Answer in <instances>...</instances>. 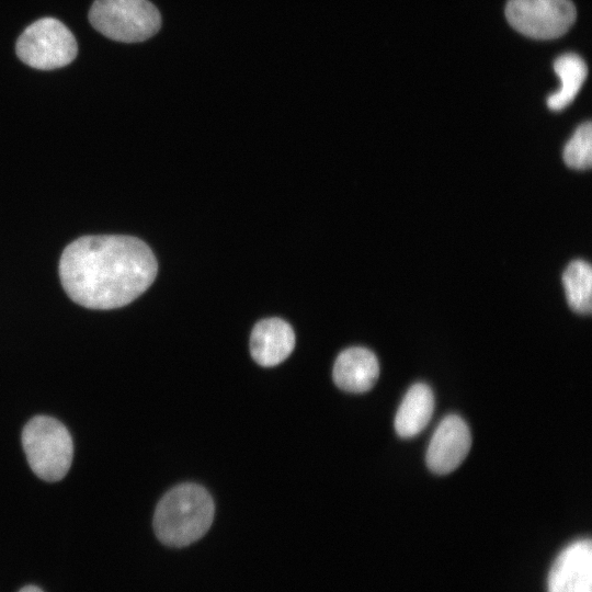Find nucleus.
I'll return each mask as SVG.
<instances>
[{
  "label": "nucleus",
  "instance_id": "nucleus-1",
  "mask_svg": "<svg viewBox=\"0 0 592 592\" xmlns=\"http://www.w3.org/2000/svg\"><path fill=\"white\" fill-rule=\"evenodd\" d=\"M158 263L140 239L124 235L83 236L59 260L61 285L76 304L107 310L130 304L153 283Z\"/></svg>",
  "mask_w": 592,
  "mask_h": 592
},
{
  "label": "nucleus",
  "instance_id": "nucleus-2",
  "mask_svg": "<svg viewBox=\"0 0 592 592\" xmlns=\"http://www.w3.org/2000/svg\"><path fill=\"white\" fill-rule=\"evenodd\" d=\"M214 513L213 499L202 486L182 483L169 490L157 504L153 530L162 544L185 547L205 535Z\"/></svg>",
  "mask_w": 592,
  "mask_h": 592
},
{
  "label": "nucleus",
  "instance_id": "nucleus-3",
  "mask_svg": "<svg viewBox=\"0 0 592 592\" xmlns=\"http://www.w3.org/2000/svg\"><path fill=\"white\" fill-rule=\"evenodd\" d=\"M22 445L33 473L45 481L61 480L73 457V443L67 428L47 415L31 419L22 431Z\"/></svg>",
  "mask_w": 592,
  "mask_h": 592
},
{
  "label": "nucleus",
  "instance_id": "nucleus-4",
  "mask_svg": "<svg viewBox=\"0 0 592 592\" xmlns=\"http://www.w3.org/2000/svg\"><path fill=\"white\" fill-rule=\"evenodd\" d=\"M89 20L104 36L124 43L146 41L161 25L159 11L148 0H95Z\"/></svg>",
  "mask_w": 592,
  "mask_h": 592
},
{
  "label": "nucleus",
  "instance_id": "nucleus-5",
  "mask_svg": "<svg viewBox=\"0 0 592 592\" xmlns=\"http://www.w3.org/2000/svg\"><path fill=\"white\" fill-rule=\"evenodd\" d=\"M15 50L30 67L52 70L70 64L78 47L73 34L64 23L54 18H43L23 31Z\"/></svg>",
  "mask_w": 592,
  "mask_h": 592
},
{
  "label": "nucleus",
  "instance_id": "nucleus-6",
  "mask_svg": "<svg viewBox=\"0 0 592 592\" xmlns=\"http://www.w3.org/2000/svg\"><path fill=\"white\" fill-rule=\"evenodd\" d=\"M505 16L521 34L535 39H553L563 35L576 20L570 0H509Z\"/></svg>",
  "mask_w": 592,
  "mask_h": 592
},
{
  "label": "nucleus",
  "instance_id": "nucleus-7",
  "mask_svg": "<svg viewBox=\"0 0 592 592\" xmlns=\"http://www.w3.org/2000/svg\"><path fill=\"white\" fill-rule=\"evenodd\" d=\"M470 446L471 435L467 423L457 414H448L440 422L430 440L426 465L435 474H448L463 463Z\"/></svg>",
  "mask_w": 592,
  "mask_h": 592
},
{
  "label": "nucleus",
  "instance_id": "nucleus-8",
  "mask_svg": "<svg viewBox=\"0 0 592 592\" xmlns=\"http://www.w3.org/2000/svg\"><path fill=\"white\" fill-rule=\"evenodd\" d=\"M592 544L589 538L568 545L554 561L548 592H592Z\"/></svg>",
  "mask_w": 592,
  "mask_h": 592
},
{
  "label": "nucleus",
  "instance_id": "nucleus-9",
  "mask_svg": "<svg viewBox=\"0 0 592 592\" xmlns=\"http://www.w3.org/2000/svg\"><path fill=\"white\" fill-rule=\"evenodd\" d=\"M294 346V330L281 318L263 319L252 329L250 351L253 360L261 366L271 367L282 363Z\"/></svg>",
  "mask_w": 592,
  "mask_h": 592
},
{
  "label": "nucleus",
  "instance_id": "nucleus-10",
  "mask_svg": "<svg viewBox=\"0 0 592 592\" xmlns=\"http://www.w3.org/2000/svg\"><path fill=\"white\" fill-rule=\"evenodd\" d=\"M332 376L340 389L349 392H365L378 379L379 364L376 355L368 349L349 348L338 355Z\"/></svg>",
  "mask_w": 592,
  "mask_h": 592
},
{
  "label": "nucleus",
  "instance_id": "nucleus-11",
  "mask_svg": "<svg viewBox=\"0 0 592 592\" xmlns=\"http://www.w3.org/2000/svg\"><path fill=\"white\" fill-rule=\"evenodd\" d=\"M433 410L432 389L423 383L413 384L402 398L395 415L396 433L402 439L415 436L428 425Z\"/></svg>",
  "mask_w": 592,
  "mask_h": 592
},
{
  "label": "nucleus",
  "instance_id": "nucleus-12",
  "mask_svg": "<svg viewBox=\"0 0 592 592\" xmlns=\"http://www.w3.org/2000/svg\"><path fill=\"white\" fill-rule=\"evenodd\" d=\"M554 69L560 79V88L547 99L548 107L553 111L565 109L578 94L587 75L584 60L576 54H563L554 62Z\"/></svg>",
  "mask_w": 592,
  "mask_h": 592
},
{
  "label": "nucleus",
  "instance_id": "nucleus-13",
  "mask_svg": "<svg viewBox=\"0 0 592 592\" xmlns=\"http://www.w3.org/2000/svg\"><path fill=\"white\" fill-rule=\"evenodd\" d=\"M562 283L570 308L581 315L591 312L592 271L588 262L572 261L562 274Z\"/></svg>",
  "mask_w": 592,
  "mask_h": 592
},
{
  "label": "nucleus",
  "instance_id": "nucleus-14",
  "mask_svg": "<svg viewBox=\"0 0 592 592\" xmlns=\"http://www.w3.org/2000/svg\"><path fill=\"white\" fill-rule=\"evenodd\" d=\"M563 160L572 169H588L592 162V128L591 123L581 124L571 136L563 149Z\"/></svg>",
  "mask_w": 592,
  "mask_h": 592
},
{
  "label": "nucleus",
  "instance_id": "nucleus-15",
  "mask_svg": "<svg viewBox=\"0 0 592 592\" xmlns=\"http://www.w3.org/2000/svg\"><path fill=\"white\" fill-rule=\"evenodd\" d=\"M19 592H43V591L35 585H26L22 588Z\"/></svg>",
  "mask_w": 592,
  "mask_h": 592
}]
</instances>
